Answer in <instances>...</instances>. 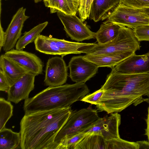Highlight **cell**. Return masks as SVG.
I'll return each instance as SVG.
<instances>
[{
  "label": "cell",
  "mask_w": 149,
  "mask_h": 149,
  "mask_svg": "<svg viewBox=\"0 0 149 149\" xmlns=\"http://www.w3.org/2000/svg\"><path fill=\"white\" fill-rule=\"evenodd\" d=\"M20 132L6 127L0 131V149H19L21 147Z\"/></svg>",
  "instance_id": "obj_20"
},
{
  "label": "cell",
  "mask_w": 149,
  "mask_h": 149,
  "mask_svg": "<svg viewBox=\"0 0 149 149\" xmlns=\"http://www.w3.org/2000/svg\"><path fill=\"white\" fill-rule=\"evenodd\" d=\"M136 142H130L120 138L106 140V149H139Z\"/></svg>",
  "instance_id": "obj_25"
},
{
  "label": "cell",
  "mask_w": 149,
  "mask_h": 149,
  "mask_svg": "<svg viewBox=\"0 0 149 149\" xmlns=\"http://www.w3.org/2000/svg\"><path fill=\"white\" fill-rule=\"evenodd\" d=\"M144 101L147 102L149 103V98H145L144 99Z\"/></svg>",
  "instance_id": "obj_36"
},
{
  "label": "cell",
  "mask_w": 149,
  "mask_h": 149,
  "mask_svg": "<svg viewBox=\"0 0 149 149\" xmlns=\"http://www.w3.org/2000/svg\"><path fill=\"white\" fill-rule=\"evenodd\" d=\"M67 34L72 40L77 41L95 38V33L91 31L76 15L57 13Z\"/></svg>",
  "instance_id": "obj_8"
},
{
  "label": "cell",
  "mask_w": 149,
  "mask_h": 149,
  "mask_svg": "<svg viewBox=\"0 0 149 149\" xmlns=\"http://www.w3.org/2000/svg\"><path fill=\"white\" fill-rule=\"evenodd\" d=\"M107 20L120 26L135 29L149 24V13L145 9L138 8L120 4Z\"/></svg>",
  "instance_id": "obj_7"
},
{
  "label": "cell",
  "mask_w": 149,
  "mask_h": 149,
  "mask_svg": "<svg viewBox=\"0 0 149 149\" xmlns=\"http://www.w3.org/2000/svg\"><path fill=\"white\" fill-rule=\"evenodd\" d=\"M103 93V90L101 88L91 94L87 95L81 101L96 105L102 96Z\"/></svg>",
  "instance_id": "obj_29"
},
{
  "label": "cell",
  "mask_w": 149,
  "mask_h": 149,
  "mask_svg": "<svg viewBox=\"0 0 149 149\" xmlns=\"http://www.w3.org/2000/svg\"><path fill=\"white\" fill-rule=\"evenodd\" d=\"M100 118L97 110L90 107L72 111L55 138L56 149L58 144L63 139L84 132L93 126Z\"/></svg>",
  "instance_id": "obj_6"
},
{
  "label": "cell",
  "mask_w": 149,
  "mask_h": 149,
  "mask_svg": "<svg viewBox=\"0 0 149 149\" xmlns=\"http://www.w3.org/2000/svg\"><path fill=\"white\" fill-rule=\"evenodd\" d=\"M120 4L136 8H149V0H120Z\"/></svg>",
  "instance_id": "obj_27"
},
{
  "label": "cell",
  "mask_w": 149,
  "mask_h": 149,
  "mask_svg": "<svg viewBox=\"0 0 149 149\" xmlns=\"http://www.w3.org/2000/svg\"><path fill=\"white\" fill-rule=\"evenodd\" d=\"M121 122V116L118 112L111 113L108 117L100 118L96 123L84 132H100L106 140L120 138L119 127Z\"/></svg>",
  "instance_id": "obj_15"
},
{
  "label": "cell",
  "mask_w": 149,
  "mask_h": 149,
  "mask_svg": "<svg viewBox=\"0 0 149 149\" xmlns=\"http://www.w3.org/2000/svg\"><path fill=\"white\" fill-rule=\"evenodd\" d=\"M43 0H34V2L35 3H38L42 1Z\"/></svg>",
  "instance_id": "obj_37"
},
{
  "label": "cell",
  "mask_w": 149,
  "mask_h": 149,
  "mask_svg": "<svg viewBox=\"0 0 149 149\" xmlns=\"http://www.w3.org/2000/svg\"><path fill=\"white\" fill-rule=\"evenodd\" d=\"M87 0H80L78 12L80 18L83 21L84 12Z\"/></svg>",
  "instance_id": "obj_31"
},
{
  "label": "cell",
  "mask_w": 149,
  "mask_h": 149,
  "mask_svg": "<svg viewBox=\"0 0 149 149\" xmlns=\"http://www.w3.org/2000/svg\"><path fill=\"white\" fill-rule=\"evenodd\" d=\"M75 8L78 10L79 6L80 0H71Z\"/></svg>",
  "instance_id": "obj_35"
},
{
  "label": "cell",
  "mask_w": 149,
  "mask_h": 149,
  "mask_svg": "<svg viewBox=\"0 0 149 149\" xmlns=\"http://www.w3.org/2000/svg\"><path fill=\"white\" fill-rule=\"evenodd\" d=\"M141 47L140 41L136 37L133 29L121 26L118 35L114 39L105 44H97L86 54H115L128 52L135 53Z\"/></svg>",
  "instance_id": "obj_5"
},
{
  "label": "cell",
  "mask_w": 149,
  "mask_h": 149,
  "mask_svg": "<svg viewBox=\"0 0 149 149\" xmlns=\"http://www.w3.org/2000/svg\"><path fill=\"white\" fill-rule=\"evenodd\" d=\"M111 69L101 88L103 93L96 105L97 110L108 113L120 112L144 101L143 96L149 98V72L125 74Z\"/></svg>",
  "instance_id": "obj_1"
},
{
  "label": "cell",
  "mask_w": 149,
  "mask_h": 149,
  "mask_svg": "<svg viewBox=\"0 0 149 149\" xmlns=\"http://www.w3.org/2000/svg\"><path fill=\"white\" fill-rule=\"evenodd\" d=\"M72 111L70 107L24 114L20 123L21 149H56L55 138Z\"/></svg>",
  "instance_id": "obj_2"
},
{
  "label": "cell",
  "mask_w": 149,
  "mask_h": 149,
  "mask_svg": "<svg viewBox=\"0 0 149 149\" xmlns=\"http://www.w3.org/2000/svg\"><path fill=\"white\" fill-rule=\"evenodd\" d=\"M45 85L49 87L61 86L66 83L68 76V67L62 57L49 58L46 65Z\"/></svg>",
  "instance_id": "obj_9"
},
{
  "label": "cell",
  "mask_w": 149,
  "mask_h": 149,
  "mask_svg": "<svg viewBox=\"0 0 149 149\" xmlns=\"http://www.w3.org/2000/svg\"><path fill=\"white\" fill-rule=\"evenodd\" d=\"M69 77L76 83H85L97 72L98 67L85 59L84 56L72 57L69 63Z\"/></svg>",
  "instance_id": "obj_10"
},
{
  "label": "cell",
  "mask_w": 149,
  "mask_h": 149,
  "mask_svg": "<svg viewBox=\"0 0 149 149\" xmlns=\"http://www.w3.org/2000/svg\"><path fill=\"white\" fill-rule=\"evenodd\" d=\"M48 23L47 21H46L34 26L29 31L25 32L18 40L15 45L16 49L23 50L28 44L34 42Z\"/></svg>",
  "instance_id": "obj_23"
},
{
  "label": "cell",
  "mask_w": 149,
  "mask_h": 149,
  "mask_svg": "<svg viewBox=\"0 0 149 149\" xmlns=\"http://www.w3.org/2000/svg\"></svg>",
  "instance_id": "obj_39"
},
{
  "label": "cell",
  "mask_w": 149,
  "mask_h": 149,
  "mask_svg": "<svg viewBox=\"0 0 149 149\" xmlns=\"http://www.w3.org/2000/svg\"><path fill=\"white\" fill-rule=\"evenodd\" d=\"M0 67L10 86L28 73L15 61L4 54L0 57Z\"/></svg>",
  "instance_id": "obj_18"
},
{
  "label": "cell",
  "mask_w": 149,
  "mask_h": 149,
  "mask_svg": "<svg viewBox=\"0 0 149 149\" xmlns=\"http://www.w3.org/2000/svg\"><path fill=\"white\" fill-rule=\"evenodd\" d=\"M120 3V0H94L89 18L95 22L107 19Z\"/></svg>",
  "instance_id": "obj_16"
},
{
  "label": "cell",
  "mask_w": 149,
  "mask_h": 149,
  "mask_svg": "<svg viewBox=\"0 0 149 149\" xmlns=\"http://www.w3.org/2000/svg\"><path fill=\"white\" fill-rule=\"evenodd\" d=\"M146 121L147 124V127L145 130V135L147 136L148 141H149V106L148 108L147 117Z\"/></svg>",
  "instance_id": "obj_34"
},
{
  "label": "cell",
  "mask_w": 149,
  "mask_h": 149,
  "mask_svg": "<svg viewBox=\"0 0 149 149\" xmlns=\"http://www.w3.org/2000/svg\"><path fill=\"white\" fill-rule=\"evenodd\" d=\"M10 87L2 70L0 69V91L7 92Z\"/></svg>",
  "instance_id": "obj_30"
},
{
  "label": "cell",
  "mask_w": 149,
  "mask_h": 149,
  "mask_svg": "<svg viewBox=\"0 0 149 149\" xmlns=\"http://www.w3.org/2000/svg\"><path fill=\"white\" fill-rule=\"evenodd\" d=\"M34 43L37 51L46 54L60 55L63 57L70 54H86L97 44L72 42L42 35Z\"/></svg>",
  "instance_id": "obj_4"
},
{
  "label": "cell",
  "mask_w": 149,
  "mask_h": 149,
  "mask_svg": "<svg viewBox=\"0 0 149 149\" xmlns=\"http://www.w3.org/2000/svg\"><path fill=\"white\" fill-rule=\"evenodd\" d=\"M134 54L135 53L128 52L115 54H86L84 57L98 67H107L111 68L127 57Z\"/></svg>",
  "instance_id": "obj_17"
},
{
  "label": "cell",
  "mask_w": 149,
  "mask_h": 149,
  "mask_svg": "<svg viewBox=\"0 0 149 149\" xmlns=\"http://www.w3.org/2000/svg\"><path fill=\"white\" fill-rule=\"evenodd\" d=\"M88 133L76 146L74 149H106V140L100 132Z\"/></svg>",
  "instance_id": "obj_21"
},
{
  "label": "cell",
  "mask_w": 149,
  "mask_h": 149,
  "mask_svg": "<svg viewBox=\"0 0 149 149\" xmlns=\"http://www.w3.org/2000/svg\"><path fill=\"white\" fill-rule=\"evenodd\" d=\"M133 30L135 36L139 41H149V24L141 26Z\"/></svg>",
  "instance_id": "obj_28"
},
{
  "label": "cell",
  "mask_w": 149,
  "mask_h": 149,
  "mask_svg": "<svg viewBox=\"0 0 149 149\" xmlns=\"http://www.w3.org/2000/svg\"><path fill=\"white\" fill-rule=\"evenodd\" d=\"M26 9L19 8L13 15L5 32V39L3 47L6 52L13 49L22 34L25 22L29 18L25 14Z\"/></svg>",
  "instance_id": "obj_12"
},
{
  "label": "cell",
  "mask_w": 149,
  "mask_h": 149,
  "mask_svg": "<svg viewBox=\"0 0 149 149\" xmlns=\"http://www.w3.org/2000/svg\"><path fill=\"white\" fill-rule=\"evenodd\" d=\"M13 106L10 102L3 97L0 98V131L13 115Z\"/></svg>",
  "instance_id": "obj_24"
},
{
  "label": "cell",
  "mask_w": 149,
  "mask_h": 149,
  "mask_svg": "<svg viewBox=\"0 0 149 149\" xmlns=\"http://www.w3.org/2000/svg\"><path fill=\"white\" fill-rule=\"evenodd\" d=\"M146 11L149 13V8H145Z\"/></svg>",
  "instance_id": "obj_38"
},
{
  "label": "cell",
  "mask_w": 149,
  "mask_h": 149,
  "mask_svg": "<svg viewBox=\"0 0 149 149\" xmlns=\"http://www.w3.org/2000/svg\"><path fill=\"white\" fill-rule=\"evenodd\" d=\"M139 145V149H149V141H137Z\"/></svg>",
  "instance_id": "obj_33"
},
{
  "label": "cell",
  "mask_w": 149,
  "mask_h": 149,
  "mask_svg": "<svg viewBox=\"0 0 149 149\" xmlns=\"http://www.w3.org/2000/svg\"><path fill=\"white\" fill-rule=\"evenodd\" d=\"M3 54L15 61L28 72L36 76L42 73L43 63L35 54L13 49L6 52Z\"/></svg>",
  "instance_id": "obj_11"
},
{
  "label": "cell",
  "mask_w": 149,
  "mask_h": 149,
  "mask_svg": "<svg viewBox=\"0 0 149 149\" xmlns=\"http://www.w3.org/2000/svg\"><path fill=\"white\" fill-rule=\"evenodd\" d=\"M120 27L107 20L103 22L95 33V38L98 44H105L113 40L118 35Z\"/></svg>",
  "instance_id": "obj_19"
},
{
  "label": "cell",
  "mask_w": 149,
  "mask_h": 149,
  "mask_svg": "<svg viewBox=\"0 0 149 149\" xmlns=\"http://www.w3.org/2000/svg\"><path fill=\"white\" fill-rule=\"evenodd\" d=\"M118 73L125 74L149 72V52L143 55L135 54L127 57L114 67Z\"/></svg>",
  "instance_id": "obj_13"
},
{
  "label": "cell",
  "mask_w": 149,
  "mask_h": 149,
  "mask_svg": "<svg viewBox=\"0 0 149 149\" xmlns=\"http://www.w3.org/2000/svg\"><path fill=\"white\" fill-rule=\"evenodd\" d=\"M36 75L27 73L10 86L7 92V100L16 104L29 98L34 88Z\"/></svg>",
  "instance_id": "obj_14"
},
{
  "label": "cell",
  "mask_w": 149,
  "mask_h": 149,
  "mask_svg": "<svg viewBox=\"0 0 149 149\" xmlns=\"http://www.w3.org/2000/svg\"><path fill=\"white\" fill-rule=\"evenodd\" d=\"M89 92L85 83H76L49 87L33 97L25 100V114L61 108L70 107L75 102L81 101Z\"/></svg>",
  "instance_id": "obj_3"
},
{
  "label": "cell",
  "mask_w": 149,
  "mask_h": 149,
  "mask_svg": "<svg viewBox=\"0 0 149 149\" xmlns=\"http://www.w3.org/2000/svg\"><path fill=\"white\" fill-rule=\"evenodd\" d=\"M0 26V51H1L3 45L5 34V32L4 31L3 28L2 26L1 22Z\"/></svg>",
  "instance_id": "obj_32"
},
{
  "label": "cell",
  "mask_w": 149,
  "mask_h": 149,
  "mask_svg": "<svg viewBox=\"0 0 149 149\" xmlns=\"http://www.w3.org/2000/svg\"><path fill=\"white\" fill-rule=\"evenodd\" d=\"M45 6L49 8L51 13H61L76 15L78 10L71 0H43Z\"/></svg>",
  "instance_id": "obj_22"
},
{
  "label": "cell",
  "mask_w": 149,
  "mask_h": 149,
  "mask_svg": "<svg viewBox=\"0 0 149 149\" xmlns=\"http://www.w3.org/2000/svg\"><path fill=\"white\" fill-rule=\"evenodd\" d=\"M87 134V132H80L63 139L58 144L57 149H74L76 145Z\"/></svg>",
  "instance_id": "obj_26"
}]
</instances>
